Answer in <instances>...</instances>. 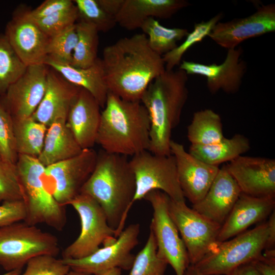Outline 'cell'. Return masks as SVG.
<instances>
[{
  "label": "cell",
  "instance_id": "cell-49",
  "mask_svg": "<svg viewBox=\"0 0 275 275\" xmlns=\"http://www.w3.org/2000/svg\"><path fill=\"white\" fill-rule=\"evenodd\" d=\"M22 270H14L7 272L2 275H19L21 273Z\"/></svg>",
  "mask_w": 275,
  "mask_h": 275
},
{
  "label": "cell",
  "instance_id": "cell-13",
  "mask_svg": "<svg viewBox=\"0 0 275 275\" xmlns=\"http://www.w3.org/2000/svg\"><path fill=\"white\" fill-rule=\"evenodd\" d=\"M140 231V225L132 224L123 230L114 243L83 258L62 260L70 270L85 275H98L115 268L130 270L135 256L131 251L139 243Z\"/></svg>",
  "mask_w": 275,
  "mask_h": 275
},
{
  "label": "cell",
  "instance_id": "cell-17",
  "mask_svg": "<svg viewBox=\"0 0 275 275\" xmlns=\"http://www.w3.org/2000/svg\"><path fill=\"white\" fill-rule=\"evenodd\" d=\"M241 193L275 198V160L240 155L226 164Z\"/></svg>",
  "mask_w": 275,
  "mask_h": 275
},
{
  "label": "cell",
  "instance_id": "cell-31",
  "mask_svg": "<svg viewBox=\"0 0 275 275\" xmlns=\"http://www.w3.org/2000/svg\"><path fill=\"white\" fill-rule=\"evenodd\" d=\"M75 26L78 39L71 65L87 68L98 58L99 32L94 25L82 21L78 20Z\"/></svg>",
  "mask_w": 275,
  "mask_h": 275
},
{
  "label": "cell",
  "instance_id": "cell-45",
  "mask_svg": "<svg viewBox=\"0 0 275 275\" xmlns=\"http://www.w3.org/2000/svg\"><path fill=\"white\" fill-rule=\"evenodd\" d=\"M267 221L268 225L269 235L266 248L265 250L274 249L275 244V212L270 214Z\"/></svg>",
  "mask_w": 275,
  "mask_h": 275
},
{
  "label": "cell",
  "instance_id": "cell-39",
  "mask_svg": "<svg viewBox=\"0 0 275 275\" xmlns=\"http://www.w3.org/2000/svg\"><path fill=\"white\" fill-rule=\"evenodd\" d=\"M78 19V11L74 4L69 9L34 21L44 33L51 38L75 24Z\"/></svg>",
  "mask_w": 275,
  "mask_h": 275
},
{
  "label": "cell",
  "instance_id": "cell-44",
  "mask_svg": "<svg viewBox=\"0 0 275 275\" xmlns=\"http://www.w3.org/2000/svg\"><path fill=\"white\" fill-rule=\"evenodd\" d=\"M124 0H97L101 8L108 14L115 18Z\"/></svg>",
  "mask_w": 275,
  "mask_h": 275
},
{
  "label": "cell",
  "instance_id": "cell-15",
  "mask_svg": "<svg viewBox=\"0 0 275 275\" xmlns=\"http://www.w3.org/2000/svg\"><path fill=\"white\" fill-rule=\"evenodd\" d=\"M26 11L19 8L16 10L4 34L27 67L44 64L50 38L28 16Z\"/></svg>",
  "mask_w": 275,
  "mask_h": 275
},
{
  "label": "cell",
  "instance_id": "cell-3",
  "mask_svg": "<svg viewBox=\"0 0 275 275\" xmlns=\"http://www.w3.org/2000/svg\"><path fill=\"white\" fill-rule=\"evenodd\" d=\"M188 75L183 70H167L155 78L140 101L150 120L149 151L159 155L171 154L172 130L179 124L187 101Z\"/></svg>",
  "mask_w": 275,
  "mask_h": 275
},
{
  "label": "cell",
  "instance_id": "cell-41",
  "mask_svg": "<svg viewBox=\"0 0 275 275\" xmlns=\"http://www.w3.org/2000/svg\"><path fill=\"white\" fill-rule=\"evenodd\" d=\"M74 5L71 0H46L33 10H27L28 16L32 20H38L59 12L70 8Z\"/></svg>",
  "mask_w": 275,
  "mask_h": 275
},
{
  "label": "cell",
  "instance_id": "cell-38",
  "mask_svg": "<svg viewBox=\"0 0 275 275\" xmlns=\"http://www.w3.org/2000/svg\"><path fill=\"white\" fill-rule=\"evenodd\" d=\"M18 155L13 119L0 101V157L3 160L16 163Z\"/></svg>",
  "mask_w": 275,
  "mask_h": 275
},
{
  "label": "cell",
  "instance_id": "cell-10",
  "mask_svg": "<svg viewBox=\"0 0 275 275\" xmlns=\"http://www.w3.org/2000/svg\"><path fill=\"white\" fill-rule=\"evenodd\" d=\"M144 199L153 209L150 229L155 237L158 256L172 266L176 275H184L190 263L186 248L169 214L170 197L160 190H153Z\"/></svg>",
  "mask_w": 275,
  "mask_h": 275
},
{
  "label": "cell",
  "instance_id": "cell-51",
  "mask_svg": "<svg viewBox=\"0 0 275 275\" xmlns=\"http://www.w3.org/2000/svg\"><path fill=\"white\" fill-rule=\"evenodd\" d=\"M1 157H0V160H1Z\"/></svg>",
  "mask_w": 275,
  "mask_h": 275
},
{
  "label": "cell",
  "instance_id": "cell-26",
  "mask_svg": "<svg viewBox=\"0 0 275 275\" xmlns=\"http://www.w3.org/2000/svg\"><path fill=\"white\" fill-rule=\"evenodd\" d=\"M82 150L68 127L66 120L60 119L48 127L43 149L37 158L46 167L75 156Z\"/></svg>",
  "mask_w": 275,
  "mask_h": 275
},
{
  "label": "cell",
  "instance_id": "cell-12",
  "mask_svg": "<svg viewBox=\"0 0 275 275\" xmlns=\"http://www.w3.org/2000/svg\"><path fill=\"white\" fill-rule=\"evenodd\" d=\"M97 157L93 149H83L75 156L45 168L44 182L60 205H68L80 194L94 170Z\"/></svg>",
  "mask_w": 275,
  "mask_h": 275
},
{
  "label": "cell",
  "instance_id": "cell-20",
  "mask_svg": "<svg viewBox=\"0 0 275 275\" xmlns=\"http://www.w3.org/2000/svg\"><path fill=\"white\" fill-rule=\"evenodd\" d=\"M80 88L48 67L44 95L31 117L47 128L58 120H67L70 105Z\"/></svg>",
  "mask_w": 275,
  "mask_h": 275
},
{
  "label": "cell",
  "instance_id": "cell-1",
  "mask_svg": "<svg viewBox=\"0 0 275 275\" xmlns=\"http://www.w3.org/2000/svg\"><path fill=\"white\" fill-rule=\"evenodd\" d=\"M101 60L109 92L127 101H140L149 84L166 70L162 56L151 49L144 33L105 47Z\"/></svg>",
  "mask_w": 275,
  "mask_h": 275
},
{
  "label": "cell",
  "instance_id": "cell-24",
  "mask_svg": "<svg viewBox=\"0 0 275 275\" xmlns=\"http://www.w3.org/2000/svg\"><path fill=\"white\" fill-rule=\"evenodd\" d=\"M189 5L185 0H124L115 20L121 27L132 31L140 29L149 18H170Z\"/></svg>",
  "mask_w": 275,
  "mask_h": 275
},
{
  "label": "cell",
  "instance_id": "cell-47",
  "mask_svg": "<svg viewBox=\"0 0 275 275\" xmlns=\"http://www.w3.org/2000/svg\"><path fill=\"white\" fill-rule=\"evenodd\" d=\"M184 275H213L207 274L200 271L194 265L189 264L187 268Z\"/></svg>",
  "mask_w": 275,
  "mask_h": 275
},
{
  "label": "cell",
  "instance_id": "cell-40",
  "mask_svg": "<svg viewBox=\"0 0 275 275\" xmlns=\"http://www.w3.org/2000/svg\"><path fill=\"white\" fill-rule=\"evenodd\" d=\"M69 267L62 259L51 255H42L30 260L19 275H67Z\"/></svg>",
  "mask_w": 275,
  "mask_h": 275
},
{
  "label": "cell",
  "instance_id": "cell-23",
  "mask_svg": "<svg viewBox=\"0 0 275 275\" xmlns=\"http://www.w3.org/2000/svg\"><path fill=\"white\" fill-rule=\"evenodd\" d=\"M100 106L87 90L80 88L72 102L66 123L82 149L96 143L100 119Z\"/></svg>",
  "mask_w": 275,
  "mask_h": 275
},
{
  "label": "cell",
  "instance_id": "cell-4",
  "mask_svg": "<svg viewBox=\"0 0 275 275\" xmlns=\"http://www.w3.org/2000/svg\"><path fill=\"white\" fill-rule=\"evenodd\" d=\"M150 130L149 116L140 101L108 92L96 141L103 150L126 156L149 151Z\"/></svg>",
  "mask_w": 275,
  "mask_h": 275
},
{
  "label": "cell",
  "instance_id": "cell-35",
  "mask_svg": "<svg viewBox=\"0 0 275 275\" xmlns=\"http://www.w3.org/2000/svg\"><path fill=\"white\" fill-rule=\"evenodd\" d=\"M75 24L49 38L46 59L71 65L78 39Z\"/></svg>",
  "mask_w": 275,
  "mask_h": 275
},
{
  "label": "cell",
  "instance_id": "cell-43",
  "mask_svg": "<svg viewBox=\"0 0 275 275\" xmlns=\"http://www.w3.org/2000/svg\"><path fill=\"white\" fill-rule=\"evenodd\" d=\"M263 252L251 263L260 275H275V250H264Z\"/></svg>",
  "mask_w": 275,
  "mask_h": 275
},
{
  "label": "cell",
  "instance_id": "cell-2",
  "mask_svg": "<svg viewBox=\"0 0 275 275\" xmlns=\"http://www.w3.org/2000/svg\"><path fill=\"white\" fill-rule=\"evenodd\" d=\"M136 190L134 175L127 156L107 152L97 153L94 170L80 193L90 196L103 210L108 225L119 236L133 205Z\"/></svg>",
  "mask_w": 275,
  "mask_h": 275
},
{
  "label": "cell",
  "instance_id": "cell-22",
  "mask_svg": "<svg viewBox=\"0 0 275 275\" xmlns=\"http://www.w3.org/2000/svg\"><path fill=\"white\" fill-rule=\"evenodd\" d=\"M241 192L226 164L219 171L204 198L192 208L221 225L224 223Z\"/></svg>",
  "mask_w": 275,
  "mask_h": 275
},
{
  "label": "cell",
  "instance_id": "cell-6",
  "mask_svg": "<svg viewBox=\"0 0 275 275\" xmlns=\"http://www.w3.org/2000/svg\"><path fill=\"white\" fill-rule=\"evenodd\" d=\"M60 251L53 234L24 221L0 227V266L7 271L22 270L34 258L57 257Z\"/></svg>",
  "mask_w": 275,
  "mask_h": 275
},
{
  "label": "cell",
  "instance_id": "cell-36",
  "mask_svg": "<svg viewBox=\"0 0 275 275\" xmlns=\"http://www.w3.org/2000/svg\"><path fill=\"white\" fill-rule=\"evenodd\" d=\"M78 11L79 21L94 25L98 31L106 33L117 24L115 18L106 13L97 0L73 1Z\"/></svg>",
  "mask_w": 275,
  "mask_h": 275
},
{
  "label": "cell",
  "instance_id": "cell-28",
  "mask_svg": "<svg viewBox=\"0 0 275 275\" xmlns=\"http://www.w3.org/2000/svg\"><path fill=\"white\" fill-rule=\"evenodd\" d=\"M187 136L190 145H207L220 141L225 138L220 116L211 109L195 112L187 127Z\"/></svg>",
  "mask_w": 275,
  "mask_h": 275
},
{
  "label": "cell",
  "instance_id": "cell-29",
  "mask_svg": "<svg viewBox=\"0 0 275 275\" xmlns=\"http://www.w3.org/2000/svg\"><path fill=\"white\" fill-rule=\"evenodd\" d=\"M13 122L18 155L38 157L43 149L48 128L31 117Z\"/></svg>",
  "mask_w": 275,
  "mask_h": 275
},
{
  "label": "cell",
  "instance_id": "cell-42",
  "mask_svg": "<svg viewBox=\"0 0 275 275\" xmlns=\"http://www.w3.org/2000/svg\"><path fill=\"white\" fill-rule=\"evenodd\" d=\"M25 216L23 201H4L0 205V227L23 221Z\"/></svg>",
  "mask_w": 275,
  "mask_h": 275
},
{
  "label": "cell",
  "instance_id": "cell-18",
  "mask_svg": "<svg viewBox=\"0 0 275 275\" xmlns=\"http://www.w3.org/2000/svg\"><path fill=\"white\" fill-rule=\"evenodd\" d=\"M241 47L228 49L224 61L219 65L204 64L192 61H182L179 69L187 75L206 77L207 87L211 93L222 90L227 94L236 93L239 90L246 71V64L241 59Z\"/></svg>",
  "mask_w": 275,
  "mask_h": 275
},
{
  "label": "cell",
  "instance_id": "cell-8",
  "mask_svg": "<svg viewBox=\"0 0 275 275\" xmlns=\"http://www.w3.org/2000/svg\"><path fill=\"white\" fill-rule=\"evenodd\" d=\"M68 205L77 212L81 230L76 240L63 250L62 259L83 258L97 251L101 244L105 246L116 241V231L108 225L103 210L92 197L80 193Z\"/></svg>",
  "mask_w": 275,
  "mask_h": 275
},
{
  "label": "cell",
  "instance_id": "cell-21",
  "mask_svg": "<svg viewBox=\"0 0 275 275\" xmlns=\"http://www.w3.org/2000/svg\"><path fill=\"white\" fill-rule=\"evenodd\" d=\"M275 198L255 197L241 193L221 226L217 241H224L262 223L274 210Z\"/></svg>",
  "mask_w": 275,
  "mask_h": 275
},
{
  "label": "cell",
  "instance_id": "cell-33",
  "mask_svg": "<svg viewBox=\"0 0 275 275\" xmlns=\"http://www.w3.org/2000/svg\"><path fill=\"white\" fill-rule=\"evenodd\" d=\"M22 62L9 43L5 35L0 34V96L25 71Z\"/></svg>",
  "mask_w": 275,
  "mask_h": 275
},
{
  "label": "cell",
  "instance_id": "cell-14",
  "mask_svg": "<svg viewBox=\"0 0 275 275\" xmlns=\"http://www.w3.org/2000/svg\"><path fill=\"white\" fill-rule=\"evenodd\" d=\"M48 69L45 64L28 66L3 95L1 103L13 120L30 118L36 110L45 92Z\"/></svg>",
  "mask_w": 275,
  "mask_h": 275
},
{
  "label": "cell",
  "instance_id": "cell-19",
  "mask_svg": "<svg viewBox=\"0 0 275 275\" xmlns=\"http://www.w3.org/2000/svg\"><path fill=\"white\" fill-rule=\"evenodd\" d=\"M171 154L175 158L178 179L184 198L195 204L205 196L219 171L187 152L183 145L171 140Z\"/></svg>",
  "mask_w": 275,
  "mask_h": 275
},
{
  "label": "cell",
  "instance_id": "cell-37",
  "mask_svg": "<svg viewBox=\"0 0 275 275\" xmlns=\"http://www.w3.org/2000/svg\"><path fill=\"white\" fill-rule=\"evenodd\" d=\"M23 193L16 163L0 160V201H23Z\"/></svg>",
  "mask_w": 275,
  "mask_h": 275
},
{
  "label": "cell",
  "instance_id": "cell-32",
  "mask_svg": "<svg viewBox=\"0 0 275 275\" xmlns=\"http://www.w3.org/2000/svg\"><path fill=\"white\" fill-rule=\"evenodd\" d=\"M222 16V13H219L207 21L196 23L193 31L188 33L182 43L162 56L166 70H173L176 66L179 65L184 53L194 44L209 36Z\"/></svg>",
  "mask_w": 275,
  "mask_h": 275
},
{
  "label": "cell",
  "instance_id": "cell-48",
  "mask_svg": "<svg viewBox=\"0 0 275 275\" xmlns=\"http://www.w3.org/2000/svg\"><path fill=\"white\" fill-rule=\"evenodd\" d=\"M121 269L119 268H115L98 275H121Z\"/></svg>",
  "mask_w": 275,
  "mask_h": 275
},
{
  "label": "cell",
  "instance_id": "cell-27",
  "mask_svg": "<svg viewBox=\"0 0 275 275\" xmlns=\"http://www.w3.org/2000/svg\"><path fill=\"white\" fill-rule=\"evenodd\" d=\"M250 142L244 135L237 133L231 138H224L220 141L207 145H190L189 153L210 165L230 162L248 152Z\"/></svg>",
  "mask_w": 275,
  "mask_h": 275
},
{
  "label": "cell",
  "instance_id": "cell-7",
  "mask_svg": "<svg viewBox=\"0 0 275 275\" xmlns=\"http://www.w3.org/2000/svg\"><path fill=\"white\" fill-rule=\"evenodd\" d=\"M267 221L224 241H217L207 255L194 265L207 274L230 275L239 266L259 258L268 240Z\"/></svg>",
  "mask_w": 275,
  "mask_h": 275
},
{
  "label": "cell",
  "instance_id": "cell-16",
  "mask_svg": "<svg viewBox=\"0 0 275 275\" xmlns=\"http://www.w3.org/2000/svg\"><path fill=\"white\" fill-rule=\"evenodd\" d=\"M275 31V5L260 6L245 17L218 22L209 35L213 41L227 49L236 48L242 42Z\"/></svg>",
  "mask_w": 275,
  "mask_h": 275
},
{
  "label": "cell",
  "instance_id": "cell-30",
  "mask_svg": "<svg viewBox=\"0 0 275 275\" xmlns=\"http://www.w3.org/2000/svg\"><path fill=\"white\" fill-rule=\"evenodd\" d=\"M140 29L146 35L151 49L161 56L175 49L177 42L189 33L186 29L166 28L154 18L146 19Z\"/></svg>",
  "mask_w": 275,
  "mask_h": 275
},
{
  "label": "cell",
  "instance_id": "cell-46",
  "mask_svg": "<svg viewBox=\"0 0 275 275\" xmlns=\"http://www.w3.org/2000/svg\"><path fill=\"white\" fill-rule=\"evenodd\" d=\"M230 275H260L251 263L242 265L235 270Z\"/></svg>",
  "mask_w": 275,
  "mask_h": 275
},
{
  "label": "cell",
  "instance_id": "cell-11",
  "mask_svg": "<svg viewBox=\"0 0 275 275\" xmlns=\"http://www.w3.org/2000/svg\"><path fill=\"white\" fill-rule=\"evenodd\" d=\"M169 212L186 248L190 264H196L217 242L222 225L189 208L185 201L170 198Z\"/></svg>",
  "mask_w": 275,
  "mask_h": 275
},
{
  "label": "cell",
  "instance_id": "cell-34",
  "mask_svg": "<svg viewBox=\"0 0 275 275\" xmlns=\"http://www.w3.org/2000/svg\"><path fill=\"white\" fill-rule=\"evenodd\" d=\"M168 265L158 256L155 237L150 229L147 241L135 256L128 275H164Z\"/></svg>",
  "mask_w": 275,
  "mask_h": 275
},
{
  "label": "cell",
  "instance_id": "cell-9",
  "mask_svg": "<svg viewBox=\"0 0 275 275\" xmlns=\"http://www.w3.org/2000/svg\"><path fill=\"white\" fill-rule=\"evenodd\" d=\"M129 164L136 184L133 204L153 190L164 193L173 200L185 201L178 179L175 158L172 154L159 155L146 150L132 156Z\"/></svg>",
  "mask_w": 275,
  "mask_h": 275
},
{
  "label": "cell",
  "instance_id": "cell-50",
  "mask_svg": "<svg viewBox=\"0 0 275 275\" xmlns=\"http://www.w3.org/2000/svg\"><path fill=\"white\" fill-rule=\"evenodd\" d=\"M67 275H85V274L79 272L70 270V271H69V272L67 273Z\"/></svg>",
  "mask_w": 275,
  "mask_h": 275
},
{
  "label": "cell",
  "instance_id": "cell-5",
  "mask_svg": "<svg viewBox=\"0 0 275 275\" xmlns=\"http://www.w3.org/2000/svg\"><path fill=\"white\" fill-rule=\"evenodd\" d=\"M23 193L28 224H45L58 230L66 223L64 206L60 205L47 188L43 175L45 167L37 157L18 155L16 163Z\"/></svg>",
  "mask_w": 275,
  "mask_h": 275
},
{
  "label": "cell",
  "instance_id": "cell-25",
  "mask_svg": "<svg viewBox=\"0 0 275 275\" xmlns=\"http://www.w3.org/2000/svg\"><path fill=\"white\" fill-rule=\"evenodd\" d=\"M44 64L61 74L69 82L89 92L103 108L109 92L101 59L91 66L77 68L46 59Z\"/></svg>",
  "mask_w": 275,
  "mask_h": 275
}]
</instances>
